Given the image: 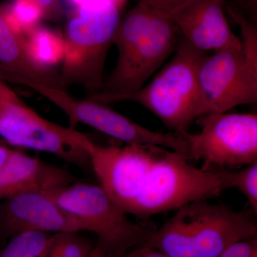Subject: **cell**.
<instances>
[{
    "instance_id": "cell-2",
    "label": "cell",
    "mask_w": 257,
    "mask_h": 257,
    "mask_svg": "<svg viewBox=\"0 0 257 257\" xmlns=\"http://www.w3.org/2000/svg\"><path fill=\"white\" fill-rule=\"evenodd\" d=\"M175 211L144 245L170 257H216L233 243L257 238L256 214L251 209L236 211L199 200Z\"/></svg>"
},
{
    "instance_id": "cell-20",
    "label": "cell",
    "mask_w": 257,
    "mask_h": 257,
    "mask_svg": "<svg viewBox=\"0 0 257 257\" xmlns=\"http://www.w3.org/2000/svg\"><path fill=\"white\" fill-rule=\"evenodd\" d=\"M216 257H257V239L251 238L233 243Z\"/></svg>"
},
{
    "instance_id": "cell-12",
    "label": "cell",
    "mask_w": 257,
    "mask_h": 257,
    "mask_svg": "<svg viewBox=\"0 0 257 257\" xmlns=\"http://www.w3.org/2000/svg\"><path fill=\"white\" fill-rule=\"evenodd\" d=\"M170 15L179 35L201 52L241 50L225 17L224 0H191Z\"/></svg>"
},
{
    "instance_id": "cell-14",
    "label": "cell",
    "mask_w": 257,
    "mask_h": 257,
    "mask_svg": "<svg viewBox=\"0 0 257 257\" xmlns=\"http://www.w3.org/2000/svg\"><path fill=\"white\" fill-rule=\"evenodd\" d=\"M18 76L44 85L66 89L59 72L37 63L29 53L23 36L15 31L0 5V80Z\"/></svg>"
},
{
    "instance_id": "cell-23",
    "label": "cell",
    "mask_w": 257,
    "mask_h": 257,
    "mask_svg": "<svg viewBox=\"0 0 257 257\" xmlns=\"http://www.w3.org/2000/svg\"><path fill=\"white\" fill-rule=\"evenodd\" d=\"M124 257H170L157 248L143 245L134 248Z\"/></svg>"
},
{
    "instance_id": "cell-22",
    "label": "cell",
    "mask_w": 257,
    "mask_h": 257,
    "mask_svg": "<svg viewBox=\"0 0 257 257\" xmlns=\"http://www.w3.org/2000/svg\"><path fill=\"white\" fill-rule=\"evenodd\" d=\"M147 5L160 11L170 14L191 0H143Z\"/></svg>"
},
{
    "instance_id": "cell-17",
    "label": "cell",
    "mask_w": 257,
    "mask_h": 257,
    "mask_svg": "<svg viewBox=\"0 0 257 257\" xmlns=\"http://www.w3.org/2000/svg\"><path fill=\"white\" fill-rule=\"evenodd\" d=\"M51 236L42 231L17 235L0 248V257H41Z\"/></svg>"
},
{
    "instance_id": "cell-26",
    "label": "cell",
    "mask_w": 257,
    "mask_h": 257,
    "mask_svg": "<svg viewBox=\"0 0 257 257\" xmlns=\"http://www.w3.org/2000/svg\"><path fill=\"white\" fill-rule=\"evenodd\" d=\"M89 257H106L105 253H104L103 250L101 249L97 244H95L94 247L93 248L92 251H91Z\"/></svg>"
},
{
    "instance_id": "cell-4",
    "label": "cell",
    "mask_w": 257,
    "mask_h": 257,
    "mask_svg": "<svg viewBox=\"0 0 257 257\" xmlns=\"http://www.w3.org/2000/svg\"><path fill=\"white\" fill-rule=\"evenodd\" d=\"M205 55L180 36L175 55L148 84L126 94L96 93L88 99L103 104L138 103L176 133L187 131L194 120L206 114L198 77Z\"/></svg>"
},
{
    "instance_id": "cell-25",
    "label": "cell",
    "mask_w": 257,
    "mask_h": 257,
    "mask_svg": "<svg viewBox=\"0 0 257 257\" xmlns=\"http://www.w3.org/2000/svg\"><path fill=\"white\" fill-rule=\"evenodd\" d=\"M14 150V149L10 147L8 144H0V171L3 170Z\"/></svg>"
},
{
    "instance_id": "cell-7",
    "label": "cell",
    "mask_w": 257,
    "mask_h": 257,
    "mask_svg": "<svg viewBox=\"0 0 257 257\" xmlns=\"http://www.w3.org/2000/svg\"><path fill=\"white\" fill-rule=\"evenodd\" d=\"M46 194L97 236L106 257H124L145 244L154 230L130 220L99 184L74 182Z\"/></svg>"
},
{
    "instance_id": "cell-24",
    "label": "cell",
    "mask_w": 257,
    "mask_h": 257,
    "mask_svg": "<svg viewBox=\"0 0 257 257\" xmlns=\"http://www.w3.org/2000/svg\"><path fill=\"white\" fill-rule=\"evenodd\" d=\"M70 1L73 3L75 6L74 9L83 5L107 4V3L114 4L123 9L127 0H70Z\"/></svg>"
},
{
    "instance_id": "cell-6",
    "label": "cell",
    "mask_w": 257,
    "mask_h": 257,
    "mask_svg": "<svg viewBox=\"0 0 257 257\" xmlns=\"http://www.w3.org/2000/svg\"><path fill=\"white\" fill-rule=\"evenodd\" d=\"M0 139L10 146L48 152L84 170H92L93 142L75 128L40 116L0 80Z\"/></svg>"
},
{
    "instance_id": "cell-21",
    "label": "cell",
    "mask_w": 257,
    "mask_h": 257,
    "mask_svg": "<svg viewBox=\"0 0 257 257\" xmlns=\"http://www.w3.org/2000/svg\"><path fill=\"white\" fill-rule=\"evenodd\" d=\"M41 10L43 20L58 21L64 13L61 0H30Z\"/></svg>"
},
{
    "instance_id": "cell-13",
    "label": "cell",
    "mask_w": 257,
    "mask_h": 257,
    "mask_svg": "<svg viewBox=\"0 0 257 257\" xmlns=\"http://www.w3.org/2000/svg\"><path fill=\"white\" fill-rule=\"evenodd\" d=\"M77 182L69 171L15 150L0 171V199L28 192H50Z\"/></svg>"
},
{
    "instance_id": "cell-18",
    "label": "cell",
    "mask_w": 257,
    "mask_h": 257,
    "mask_svg": "<svg viewBox=\"0 0 257 257\" xmlns=\"http://www.w3.org/2000/svg\"><path fill=\"white\" fill-rule=\"evenodd\" d=\"M8 23L20 35L38 26L43 20L41 10L30 0H14L11 4L3 5Z\"/></svg>"
},
{
    "instance_id": "cell-16",
    "label": "cell",
    "mask_w": 257,
    "mask_h": 257,
    "mask_svg": "<svg viewBox=\"0 0 257 257\" xmlns=\"http://www.w3.org/2000/svg\"><path fill=\"white\" fill-rule=\"evenodd\" d=\"M95 244L79 232L52 234L41 257H89Z\"/></svg>"
},
{
    "instance_id": "cell-19",
    "label": "cell",
    "mask_w": 257,
    "mask_h": 257,
    "mask_svg": "<svg viewBox=\"0 0 257 257\" xmlns=\"http://www.w3.org/2000/svg\"><path fill=\"white\" fill-rule=\"evenodd\" d=\"M233 188L237 189L247 199L251 209L257 213V162L234 172Z\"/></svg>"
},
{
    "instance_id": "cell-5",
    "label": "cell",
    "mask_w": 257,
    "mask_h": 257,
    "mask_svg": "<svg viewBox=\"0 0 257 257\" xmlns=\"http://www.w3.org/2000/svg\"><path fill=\"white\" fill-rule=\"evenodd\" d=\"M122 8L114 4L84 5L74 9L66 25L59 74L64 87L80 85L93 94L102 91L108 51Z\"/></svg>"
},
{
    "instance_id": "cell-15",
    "label": "cell",
    "mask_w": 257,
    "mask_h": 257,
    "mask_svg": "<svg viewBox=\"0 0 257 257\" xmlns=\"http://www.w3.org/2000/svg\"><path fill=\"white\" fill-rule=\"evenodd\" d=\"M22 36L29 53L37 63L52 69V66L61 64L63 38L57 32L39 25Z\"/></svg>"
},
{
    "instance_id": "cell-1",
    "label": "cell",
    "mask_w": 257,
    "mask_h": 257,
    "mask_svg": "<svg viewBox=\"0 0 257 257\" xmlns=\"http://www.w3.org/2000/svg\"><path fill=\"white\" fill-rule=\"evenodd\" d=\"M88 153L99 185L125 214L140 219L233 188L234 172L197 168L178 152L157 145L92 143Z\"/></svg>"
},
{
    "instance_id": "cell-27",
    "label": "cell",
    "mask_w": 257,
    "mask_h": 257,
    "mask_svg": "<svg viewBox=\"0 0 257 257\" xmlns=\"http://www.w3.org/2000/svg\"><path fill=\"white\" fill-rule=\"evenodd\" d=\"M3 143H5V142L3 141V140H2V139H0V144H3Z\"/></svg>"
},
{
    "instance_id": "cell-8",
    "label": "cell",
    "mask_w": 257,
    "mask_h": 257,
    "mask_svg": "<svg viewBox=\"0 0 257 257\" xmlns=\"http://www.w3.org/2000/svg\"><path fill=\"white\" fill-rule=\"evenodd\" d=\"M18 84L31 88L60 108L68 116L71 127L75 128L79 123H82L123 143L165 147L191 160L188 142L178 133L152 131L106 104L88 99H75L66 89L44 85L25 78L18 79Z\"/></svg>"
},
{
    "instance_id": "cell-11",
    "label": "cell",
    "mask_w": 257,
    "mask_h": 257,
    "mask_svg": "<svg viewBox=\"0 0 257 257\" xmlns=\"http://www.w3.org/2000/svg\"><path fill=\"white\" fill-rule=\"evenodd\" d=\"M29 231L81 232L84 226L46 193L28 192L0 201V248Z\"/></svg>"
},
{
    "instance_id": "cell-3",
    "label": "cell",
    "mask_w": 257,
    "mask_h": 257,
    "mask_svg": "<svg viewBox=\"0 0 257 257\" xmlns=\"http://www.w3.org/2000/svg\"><path fill=\"white\" fill-rule=\"evenodd\" d=\"M179 37L170 14L139 0L121 18L115 32L112 45L117 48V61L100 92L126 94L143 87L175 52Z\"/></svg>"
},
{
    "instance_id": "cell-10",
    "label": "cell",
    "mask_w": 257,
    "mask_h": 257,
    "mask_svg": "<svg viewBox=\"0 0 257 257\" xmlns=\"http://www.w3.org/2000/svg\"><path fill=\"white\" fill-rule=\"evenodd\" d=\"M198 77L205 115L257 102V61L242 49L204 55Z\"/></svg>"
},
{
    "instance_id": "cell-9",
    "label": "cell",
    "mask_w": 257,
    "mask_h": 257,
    "mask_svg": "<svg viewBox=\"0 0 257 257\" xmlns=\"http://www.w3.org/2000/svg\"><path fill=\"white\" fill-rule=\"evenodd\" d=\"M199 118V133H178L188 142L191 161H203L206 170L257 162L256 114L226 111Z\"/></svg>"
}]
</instances>
